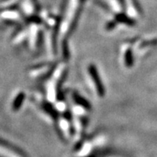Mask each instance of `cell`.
<instances>
[{
    "label": "cell",
    "instance_id": "3",
    "mask_svg": "<svg viewBox=\"0 0 157 157\" xmlns=\"http://www.w3.org/2000/svg\"><path fill=\"white\" fill-rule=\"evenodd\" d=\"M24 99H25V94L24 93H19L14 98L13 104H12V109L14 111H18L22 105L23 104Z\"/></svg>",
    "mask_w": 157,
    "mask_h": 157
},
{
    "label": "cell",
    "instance_id": "5",
    "mask_svg": "<svg viewBox=\"0 0 157 157\" xmlns=\"http://www.w3.org/2000/svg\"><path fill=\"white\" fill-rule=\"evenodd\" d=\"M2 1H3V0H2ZM4 1H5V0H4Z\"/></svg>",
    "mask_w": 157,
    "mask_h": 157
},
{
    "label": "cell",
    "instance_id": "1",
    "mask_svg": "<svg viewBox=\"0 0 157 157\" xmlns=\"http://www.w3.org/2000/svg\"><path fill=\"white\" fill-rule=\"evenodd\" d=\"M89 74H90L92 82H94L96 92L98 93V95L103 96L104 89L103 86H102L101 81L100 79V76L98 75V71H97L96 68L94 66H91L89 68Z\"/></svg>",
    "mask_w": 157,
    "mask_h": 157
},
{
    "label": "cell",
    "instance_id": "4",
    "mask_svg": "<svg viewBox=\"0 0 157 157\" xmlns=\"http://www.w3.org/2000/svg\"><path fill=\"white\" fill-rule=\"evenodd\" d=\"M6 9H8V8H0V13H1V12L2 11V10H6Z\"/></svg>",
    "mask_w": 157,
    "mask_h": 157
},
{
    "label": "cell",
    "instance_id": "2",
    "mask_svg": "<svg viewBox=\"0 0 157 157\" xmlns=\"http://www.w3.org/2000/svg\"><path fill=\"white\" fill-rule=\"evenodd\" d=\"M0 146H2V147H5V148H7V149L10 150V151H14V152H16V153H18V155H21L23 156L24 154L19 148H18L17 147L14 145V144H10V142H8L7 140H6L2 139V138L0 137Z\"/></svg>",
    "mask_w": 157,
    "mask_h": 157
}]
</instances>
